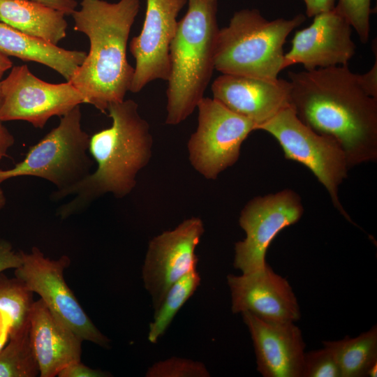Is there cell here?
I'll return each instance as SVG.
<instances>
[{"mask_svg": "<svg viewBox=\"0 0 377 377\" xmlns=\"http://www.w3.org/2000/svg\"><path fill=\"white\" fill-rule=\"evenodd\" d=\"M290 106L315 132L333 139L349 168L377 158V98L348 65L288 73Z\"/></svg>", "mask_w": 377, "mask_h": 377, "instance_id": "1", "label": "cell"}, {"mask_svg": "<svg viewBox=\"0 0 377 377\" xmlns=\"http://www.w3.org/2000/svg\"><path fill=\"white\" fill-rule=\"evenodd\" d=\"M107 111L112 125L89 137V152L96 169L73 186L51 194L54 201L75 195L57 209L61 219L81 212L108 193L117 198L126 196L135 188L138 172L150 161L153 138L138 103L124 99L110 104Z\"/></svg>", "mask_w": 377, "mask_h": 377, "instance_id": "2", "label": "cell"}, {"mask_svg": "<svg viewBox=\"0 0 377 377\" xmlns=\"http://www.w3.org/2000/svg\"><path fill=\"white\" fill-rule=\"evenodd\" d=\"M140 0H82L72 16L74 29L85 34L89 53L69 82L86 103L106 112L108 105L125 99L130 91L134 67L128 61L126 49Z\"/></svg>", "mask_w": 377, "mask_h": 377, "instance_id": "3", "label": "cell"}, {"mask_svg": "<svg viewBox=\"0 0 377 377\" xmlns=\"http://www.w3.org/2000/svg\"><path fill=\"white\" fill-rule=\"evenodd\" d=\"M170 45L165 124L184 121L197 108L214 70L218 0H188Z\"/></svg>", "mask_w": 377, "mask_h": 377, "instance_id": "4", "label": "cell"}, {"mask_svg": "<svg viewBox=\"0 0 377 377\" xmlns=\"http://www.w3.org/2000/svg\"><path fill=\"white\" fill-rule=\"evenodd\" d=\"M305 20L298 14L269 20L256 8L235 12L228 25L219 29L214 69L222 74L277 79L285 68L286 38Z\"/></svg>", "mask_w": 377, "mask_h": 377, "instance_id": "5", "label": "cell"}, {"mask_svg": "<svg viewBox=\"0 0 377 377\" xmlns=\"http://www.w3.org/2000/svg\"><path fill=\"white\" fill-rule=\"evenodd\" d=\"M80 105L61 116L58 126L36 145L13 168L0 169V182L23 176L44 179L66 189L91 172L93 161L88 154L89 135L82 129Z\"/></svg>", "mask_w": 377, "mask_h": 377, "instance_id": "6", "label": "cell"}, {"mask_svg": "<svg viewBox=\"0 0 377 377\" xmlns=\"http://www.w3.org/2000/svg\"><path fill=\"white\" fill-rule=\"evenodd\" d=\"M256 130L272 135L281 145L286 158L308 168L325 186L335 208L355 224L338 197L339 186L347 178L350 168L344 152L336 141L304 124L291 106L259 125Z\"/></svg>", "mask_w": 377, "mask_h": 377, "instance_id": "7", "label": "cell"}, {"mask_svg": "<svg viewBox=\"0 0 377 377\" xmlns=\"http://www.w3.org/2000/svg\"><path fill=\"white\" fill-rule=\"evenodd\" d=\"M196 108L198 126L187 143L188 159L203 177L216 179L237 161L243 142L256 124L214 98L203 97Z\"/></svg>", "mask_w": 377, "mask_h": 377, "instance_id": "8", "label": "cell"}, {"mask_svg": "<svg viewBox=\"0 0 377 377\" xmlns=\"http://www.w3.org/2000/svg\"><path fill=\"white\" fill-rule=\"evenodd\" d=\"M22 263L15 269V277L31 292L37 293L49 309L82 341L109 348L110 339L94 325L67 285L64 270L71 264L67 256L52 260L36 246L22 251Z\"/></svg>", "mask_w": 377, "mask_h": 377, "instance_id": "9", "label": "cell"}, {"mask_svg": "<svg viewBox=\"0 0 377 377\" xmlns=\"http://www.w3.org/2000/svg\"><path fill=\"white\" fill-rule=\"evenodd\" d=\"M303 212L300 197L291 189L250 200L239 218L246 237L235 243V268L242 274L263 269L267 265L266 252L272 240L283 229L296 223Z\"/></svg>", "mask_w": 377, "mask_h": 377, "instance_id": "10", "label": "cell"}, {"mask_svg": "<svg viewBox=\"0 0 377 377\" xmlns=\"http://www.w3.org/2000/svg\"><path fill=\"white\" fill-rule=\"evenodd\" d=\"M0 83L1 122L22 120L43 128L52 117H61L77 105L86 103L69 81L47 82L33 74L27 65L12 67Z\"/></svg>", "mask_w": 377, "mask_h": 377, "instance_id": "11", "label": "cell"}, {"mask_svg": "<svg viewBox=\"0 0 377 377\" xmlns=\"http://www.w3.org/2000/svg\"><path fill=\"white\" fill-rule=\"evenodd\" d=\"M204 232L201 219L193 216L150 240L142 274L154 309L176 281L196 268L195 249Z\"/></svg>", "mask_w": 377, "mask_h": 377, "instance_id": "12", "label": "cell"}, {"mask_svg": "<svg viewBox=\"0 0 377 377\" xmlns=\"http://www.w3.org/2000/svg\"><path fill=\"white\" fill-rule=\"evenodd\" d=\"M188 0H146L145 21L139 35L130 42L135 60L130 88L140 92L156 80L168 81L170 75V45L177 28V16Z\"/></svg>", "mask_w": 377, "mask_h": 377, "instance_id": "13", "label": "cell"}, {"mask_svg": "<svg viewBox=\"0 0 377 377\" xmlns=\"http://www.w3.org/2000/svg\"><path fill=\"white\" fill-rule=\"evenodd\" d=\"M348 20L334 9L313 17L312 23L295 32L290 50L284 55V68L302 64L311 71L348 65L355 54Z\"/></svg>", "mask_w": 377, "mask_h": 377, "instance_id": "14", "label": "cell"}, {"mask_svg": "<svg viewBox=\"0 0 377 377\" xmlns=\"http://www.w3.org/2000/svg\"><path fill=\"white\" fill-rule=\"evenodd\" d=\"M233 313L247 311L271 322L295 323L300 318L295 295L288 281L268 264L257 272L228 274Z\"/></svg>", "mask_w": 377, "mask_h": 377, "instance_id": "15", "label": "cell"}, {"mask_svg": "<svg viewBox=\"0 0 377 377\" xmlns=\"http://www.w3.org/2000/svg\"><path fill=\"white\" fill-rule=\"evenodd\" d=\"M214 100L257 127L290 106L289 81L222 74L212 84Z\"/></svg>", "mask_w": 377, "mask_h": 377, "instance_id": "16", "label": "cell"}, {"mask_svg": "<svg viewBox=\"0 0 377 377\" xmlns=\"http://www.w3.org/2000/svg\"><path fill=\"white\" fill-rule=\"evenodd\" d=\"M253 341L257 370L264 377H302L305 343L294 323L262 320L242 313Z\"/></svg>", "mask_w": 377, "mask_h": 377, "instance_id": "17", "label": "cell"}, {"mask_svg": "<svg viewBox=\"0 0 377 377\" xmlns=\"http://www.w3.org/2000/svg\"><path fill=\"white\" fill-rule=\"evenodd\" d=\"M29 337L41 377H55L68 365L81 361L82 339L41 299L31 305Z\"/></svg>", "mask_w": 377, "mask_h": 377, "instance_id": "18", "label": "cell"}, {"mask_svg": "<svg viewBox=\"0 0 377 377\" xmlns=\"http://www.w3.org/2000/svg\"><path fill=\"white\" fill-rule=\"evenodd\" d=\"M0 53L51 68L69 81L87 53L68 50L27 35L0 22Z\"/></svg>", "mask_w": 377, "mask_h": 377, "instance_id": "19", "label": "cell"}, {"mask_svg": "<svg viewBox=\"0 0 377 377\" xmlns=\"http://www.w3.org/2000/svg\"><path fill=\"white\" fill-rule=\"evenodd\" d=\"M65 14L29 0H0V22L56 45L66 36Z\"/></svg>", "mask_w": 377, "mask_h": 377, "instance_id": "20", "label": "cell"}, {"mask_svg": "<svg viewBox=\"0 0 377 377\" xmlns=\"http://www.w3.org/2000/svg\"><path fill=\"white\" fill-rule=\"evenodd\" d=\"M332 354L341 377H364L377 362V327L373 326L357 337L346 336L338 341H323Z\"/></svg>", "mask_w": 377, "mask_h": 377, "instance_id": "21", "label": "cell"}, {"mask_svg": "<svg viewBox=\"0 0 377 377\" xmlns=\"http://www.w3.org/2000/svg\"><path fill=\"white\" fill-rule=\"evenodd\" d=\"M33 293L16 277L8 279L0 274V324L9 337L29 328Z\"/></svg>", "mask_w": 377, "mask_h": 377, "instance_id": "22", "label": "cell"}, {"mask_svg": "<svg viewBox=\"0 0 377 377\" xmlns=\"http://www.w3.org/2000/svg\"><path fill=\"white\" fill-rule=\"evenodd\" d=\"M200 281V274L194 268L169 288L161 303L155 309L154 320L149 324V342L156 343L164 334L179 309L195 293Z\"/></svg>", "mask_w": 377, "mask_h": 377, "instance_id": "23", "label": "cell"}, {"mask_svg": "<svg viewBox=\"0 0 377 377\" xmlns=\"http://www.w3.org/2000/svg\"><path fill=\"white\" fill-rule=\"evenodd\" d=\"M0 348V377H36L38 364L29 337V328L9 337Z\"/></svg>", "mask_w": 377, "mask_h": 377, "instance_id": "24", "label": "cell"}, {"mask_svg": "<svg viewBox=\"0 0 377 377\" xmlns=\"http://www.w3.org/2000/svg\"><path fill=\"white\" fill-rule=\"evenodd\" d=\"M371 0H338L335 8L348 20L362 43L370 36Z\"/></svg>", "mask_w": 377, "mask_h": 377, "instance_id": "25", "label": "cell"}, {"mask_svg": "<svg viewBox=\"0 0 377 377\" xmlns=\"http://www.w3.org/2000/svg\"><path fill=\"white\" fill-rule=\"evenodd\" d=\"M209 376V371L202 363L175 357L154 363L146 373L147 377H207Z\"/></svg>", "mask_w": 377, "mask_h": 377, "instance_id": "26", "label": "cell"}, {"mask_svg": "<svg viewBox=\"0 0 377 377\" xmlns=\"http://www.w3.org/2000/svg\"><path fill=\"white\" fill-rule=\"evenodd\" d=\"M302 377H341L332 353L325 347L304 353Z\"/></svg>", "mask_w": 377, "mask_h": 377, "instance_id": "27", "label": "cell"}, {"mask_svg": "<svg viewBox=\"0 0 377 377\" xmlns=\"http://www.w3.org/2000/svg\"><path fill=\"white\" fill-rule=\"evenodd\" d=\"M22 263L21 251L15 250L9 242L0 239V274L6 269L17 268Z\"/></svg>", "mask_w": 377, "mask_h": 377, "instance_id": "28", "label": "cell"}, {"mask_svg": "<svg viewBox=\"0 0 377 377\" xmlns=\"http://www.w3.org/2000/svg\"><path fill=\"white\" fill-rule=\"evenodd\" d=\"M111 375L101 369H92L81 361L73 362L59 371V377H108Z\"/></svg>", "mask_w": 377, "mask_h": 377, "instance_id": "29", "label": "cell"}, {"mask_svg": "<svg viewBox=\"0 0 377 377\" xmlns=\"http://www.w3.org/2000/svg\"><path fill=\"white\" fill-rule=\"evenodd\" d=\"M375 62L369 71L357 74L359 82L364 91L370 96L377 98V55L375 45Z\"/></svg>", "mask_w": 377, "mask_h": 377, "instance_id": "30", "label": "cell"}, {"mask_svg": "<svg viewBox=\"0 0 377 377\" xmlns=\"http://www.w3.org/2000/svg\"><path fill=\"white\" fill-rule=\"evenodd\" d=\"M305 5L306 15L313 17L321 13L334 8L337 0H302Z\"/></svg>", "mask_w": 377, "mask_h": 377, "instance_id": "31", "label": "cell"}, {"mask_svg": "<svg viewBox=\"0 0 377 377\" xmlns=\"http://www.w3.org/2000/svg\"><path fill=\"white\" fill-rule=\"evenodd\" d=\"M38 2L52 8L63 12L65 15H72L76 10V0H29Z\"/></svg>", "mask_w": 377, "mask_h": 377, "instance_id": "32", "label": "cell"}, {"mask_svg": "<svg viewBox=\"0 0 377 377\" xmlns=\"http://www.w3.org/2000/svg\"><path fill=\"white\" fill-rule=\"evenodd\" d=\"M14 143L13 135L0 121V161L7 156L8 150Z\"/></svg>", "mask_w": 377, "mask_h": 377, "instance_id": "33", "label": "cell"}, {"mask_svg": "<svg viewBox=\"0 0 377 377\" xmlns=\"http://www.w3.org/2000/svg\"><path fill=\"white\" fill-rule=\"evenodd\" d=\"M13 62L8 57L0 53V81L6 71L11 68Z\"/></svg>", "mask_w": 377, "mask_h": 377, "instance_id": "34", "label": "cell"}, {"mask_svg": "<svg viewBox=\"0 0 377 377\" xmlns=\"http://www.w3.org/2000/svg\"><path fill=\"white\" fill-rule=\"evenodd\" d=\"M377 374V362L372 364L367 372V376L376 377Z\"/></svg>", "mask_w": 377, "mask_h": 377, "instance_id": "35", "label": "cell"}, {"mask_svg": "<svg viewBox=\"0 0 377 377\" xmlns=\"http://www.w3.org/2000/svg\"><path fill=\"white\" fill-rule=\"evenodd\" d=\"M1 182H0V211L5 207L6 198L3 188H1Z\"/></svg>", "mask_w": 377, "mask_h": 377, "instance_id": "36", "label": "cell"}, {"mask_svg": "<svg viewBox=\"0 0 377 377\" xmlns=\"http://www.w3.org/2000/svg\"><path fill=\"white\" fill-rule=\"evenodd\" d=\"M2 103V95H1V83H0V108Z\"/></svg>", "mask_w": 377, "mask_h": 377, "instance_id": "37", "label": "cell"}]
</instances>
